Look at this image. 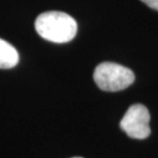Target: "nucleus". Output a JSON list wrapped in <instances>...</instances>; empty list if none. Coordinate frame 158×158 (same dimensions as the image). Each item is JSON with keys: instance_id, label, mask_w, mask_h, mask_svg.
<instances>
[{"instance_id": "obj_1", "label": "nucleus", "mask_w": 158, "mask_h": 158, "mask_svg": "<svg viewBox=\"0 0 158 158\" xmlns=\"http://www.w3.org/2000/svg\"><path fill=\"white\" fill-rule=\"evenodd\" d=\"M35 30L43 39L55 43H66L76 36L77 23L62 11H46L35 21Z\"/></svg>"}, {"instance_id": "obj_2", "label": "nucleus", "mask_w": 158, "mask_h": 158, "mask_svg": "<svg viewBox=\"0 0 158 158\" xmlns=\"http://www.w3.org/2000/svg\"><path fill=\"white\" fill-rule=\"evenodd\" d=\"M94 80L98 87L104 91H119L134 83L135 74L122 65L105 62L94 69Z\"/></svg>"}, {"instance_id": "obj_3", "label": "nucleus", "mask_w": 158, "mask_h": 158, "mask_svg": "<svg viewBox=\"0 0 158 158\" xmlns=\"http://www.w3.org/2000/svg\"><path fill=\"white\" fill-rule=\"evenodd\" d=\"M150 113L142 104H135L128 108L120 121V127L128 137L143 140L150 135Z\"/></svg>"}, {"instance_id": "obj_4", "label": "nucleus", "mask_w": 158, "mask_h": 158, "mask_svg": "<svg viewBox=\"0 0 158 158\" xmlns=\"http://www.w3.org/2000/svg\"><path fill=\"white\" fill-rule=\"evenodd\" d=\"M18 50L7 41L0 38V69H11L19 63Z\"/></svg>"}, {"instance_id": "obj_5", "label": "nucleus", "mask_w": 158, "mask_h": 158, "mask_svg": "<svg viewBox=\"0 0 158 158\" xmlns=\"http://www.w3.org/2000/svg\"><path fill=\"white\" fill-rule=\"evenodd\" d=\"M141 1L144 2L145 4L148 5L149 7H151L152 9L158 10V0H141Z\"/></svg>"}, {"instance_id": "obj_6", "label": "nucleus", "mask_w": 158, "mask_h": 158, "mask_svg": "<svg viewBox=\"0 0 158 158\" xmlns=\"http://www.w3.org/2000/svg\"><path fill=\"white\" fill-rule=\"evenodd\" d=\"M72 158H82V157H72Z\"/></svg>"}]
</instances>
